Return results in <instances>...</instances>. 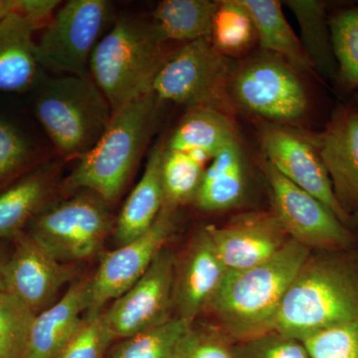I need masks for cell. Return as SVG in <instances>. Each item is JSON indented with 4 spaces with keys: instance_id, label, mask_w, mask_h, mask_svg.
Here are the masks:
<instances>
[{
    "instance_id": "6da1fadb",
    "label": "cell",
    "mask_w": 358,
    "mask_h": 358,
    "mask_svg": "<svg viewBox=\"0 0 358 358\" xmlns=\"http://www.w3.org/2000/svg\"><path fill=\"white\" fill-rule=\"evenodd\" d=\"M358 320V247L312 251L287 291L274 331L303 341Z\"/></svg>"
},
{
    "instance_id": "7a4b0ae2",
    "label": "cell",
    "mask_w": 358,
    "mask_h": 358,
    "mask_svg": "<svg viewBox=\"0 0 358 358\" xmlns=\"http://www.w3.org/2000/svg\"><path fill=\"white\" fill-rule=\"evenodd\" d=\"M310 250L289 239L267 262L227 272L204 313L234 343L274 331L282 301Z\"/></svg>"
},
{
    "instance_id": "3957f363",
    "label": "cell",
    "mask_w": 358,
    "mask_h": 358,
    "mask_svg": "<svg viewBox=\"0 0 358 358\" xmlns=\"http://www.w3.org/2000/svg\"><path fill=\"white\" fill-rule=\"evenodd\" d=\"M162 103L152 92L113 112L105 133L95 147L79 159L63 182V190L66 193L91 190L108 204L114 203L157 129Z\"/></svg>"
},
{
    "instance_id": "277c9868",
    "label": "cell",
    "mask_w": 358,
    "mask_h": 358,
    "mask_svg": "<svg viewBox=\"0 0 358 358\" xmlns=\"http://www.w3.org/2000/svg\"><path fill=\"white\" fill-rule=\"evenodd\" d=\"M154 21L122 17L99 40L89 74L113 112L152 93L155 80L169 54Z\"/></svg>"
},
{
    "instance_id": "5b68a950",
    "label": "cell",
    "mask_w": 358,
    "mask_h": 358,
    "mask_svg": "<svg viewBox=\"0 0 358 358\" xmlns=\"http://www.w3.org/2000/svg\"><path fill=\"white\" fill-rule=\"evenodd\" d=\"M32 112L61 157L80 159L95 147L112 119L107 99L87 76L47 77L33 90Z\"/></svg>"
},
{
    "instance_id": "8992f818",
    "label": "cell",
    "mask_w": 358,
    "mask_h": 358,
    "mask_svg": "<svg viewBox=\"0 0 358 358\" xmlns=\"http://www.w3.org/2000/svg\"><path fill=\"white\" fill-rule=\"evenodd\" d=\"M229 98L235 110L280 126L300 128L312 110L301 73L284 58L262 49L237 61L229 82Z\"/></svg>"
},
{
    "instance_id": "52a82bcc",
    "label": "cell",
    "mask_w": 358,
    "mask_h": 358,
    "mask_svg": "<svg viewBox=\"0 0 358 358\" xmlns=\"http://www.w3.org/2000/svg\"><path fill=\"white\" fill-rule=\"evenodd\" d=\"M238 60L221 55L210 39L183 44L169 54L155 78L152 92L162 102L212 108L234 115L229 82Z\"/></svg>"
},
{
    "instance_id": "ba28073f",
    "label": "cell",
    "mask_w": 358,
    "mask_h": 358,
    "mask_svg": "<svg viewBox=\"0 0 358 358\" xmlns=\"http://www.w3.org/2000/svg\"><path fill=\"white\" fill-rule=\"evenodd\" d=\"M109 205L91 190H79L40 211L32 219L30 236L59 262L89 258L101 249L112 227Z\"/></svg>"
},
{
    "instance_id": "9c48e42d",
    "label": "cell",
    "mask_w": 358,
    "mask_h": 358,
    "mask_svg": "<svg viewBox=\"0 0 358 358\" xmlns=\"http://www.w3.org/2000/svg\"><path fill=\"white\" fill-rule=\"evenodd\" d=\"M106 0H69L45 26L36 43L42 69L57 74L87 76L92 52L112 16Z\"/></svg>"
},
{
    "instance_id": "30bf717a",
    "label": "cell",
    "mask_w": 358,
    "mask_h": 358,
    "mask_svg": "<svg viewBox=\"0 0 358 358\" xmlns=\"http://www.w3.org/2000/svg\"><path fill=\"white\" fill-rule=\"evenodd\" d=\"M261 169L270 192L271 211L289 239L310 251L358 247L357 231L341 222L322 201L291 182L264 157Z\"/></svg>"
},
{
    "instance_id": "8fae6325",
    "label": "cell",
    "mask_w": 358,
    "mask_h": 358,
    "mask_svg": "<svg viewBox=\"0 0 358 358\" xmlns=\"http://www.w3.org/2000/svg\"><path fill=\"white\" fill-rule=\"evenodd\" d=\"M258 138L263 157L282 176L322 201L348 227L358 229V216H350L339 206L333 185L320 157L315 133L299 127L261 122Z\"/></svg>"
},
{
    "instance_id": "7c38bea8",
    "label": "cell",
    "mask_w": 358,
    "mask_h": 358,
    "mask_svg": "<svg viewBox=\"0 0 358 358\" xmlns=\"http://www.w3.org/2000/svg\"><path fill=\"white\" fill-rule=\"evenodd\" d=\"M176 265V253L164 247L141 279L103 312L101 317L115 339L140 334L173 317Z\"/></svg>"
},
{
    "instance_id": "4fadbf2b",
    "label": "cell",
    "mask_w": 358,
    "mask_h": 358,
    "mask_svg": "<svg viewBox=\"0 0 358 358\" xmlns=\"http://www.w3.org/2000/svg\"><path fill=\"white\" fill-rule=\"evenodd\" d=\"M176 212L162 206L159 217L141 237L106 254L92 279L91 298L85 319L101 317L110 301L117 300L141 279L176 229Z\"/></svg>"
},
{
    "instance_id": "5bb4252c",
    "label": "cell",
    "mask_w": 358,
    "mask_h": 358,
    "mask_svg": "<svg viewBox=\"0 0 358 358\" xmlns=\"http://www.w3.org/2000/svg\"><path fill=\"white\" fill-rule=\"evenodd\" d=\"M205 229L227 272L247 270L267 262L289 240L272 211L237 214L223 225L209 224Z\"/></svg>"
},
{
    "instance_id": "9a60e30c",
    "label": "cell",
    "mask_w": 358,
    "mask_h": 358,
    "mask_svg": "<svg viewBox=\"0 0 358 358\" xmlns=\"http://www.w3.org/2000/svg\"><path fill=\"white\" fill-rule=\"evenodd\" d=\"M17 245L8 262L2 266L4 286L35 315L53 305L73 272L55 260L30 235L18 233Z\"/></svg>"
},
{
    "instance_id": "2e32d148",
    "label": "cell",
    "mask_w": 358,
    "mask_h": 358,
    "mask_svg": "<svg viewBox=\"0 0 358 358\" xmlns=\"http://www.w3.org/2000/svg\"><path fill=\"white\" fill-rule=\"evenodd\" d=\"M334 196L350 216H358V110L350 101H339L315 133Z\"/></svg>"
},
{
    "instance_id": "e0dca14e",
    "label": "cell",
    "mask_w": 358,
    "mask_h": 358,
    "mask_svg": "<svg viewBox=\"0 0 358 358\" xmlns=\"http://www.w3.org/2000/svg\"><path fill=\"white\" fill-rule=\"evenodd\" d=\"M226 273L205 226L200 228L190 240L183 256L176 258L173 317L187 324L196 322L204 313Z\"/></svg>"
},
{
    "instance_id": "ac0fdd59",
    "label": "cell",
    "mask_w": 358,
    "mask_h": 358,
    "mask_svg": "<svg viewBox=\"0 0 358 358\" xmlns=\"http://www.w3.org/2000/svg\"><path fill=\"white\" fill-rule=\"evenodd\" d=\"M92 279L73 282L60 300L33 320L22 358H54L84 326Z\"/></svg>"
},
{
    "instance_id": "d6986e66",
    "label": "cell",
    "mask_w": 358,
    "mask_h": 358,
    "mask_svg": "<svg viewBox=\"0 0 358 358\" xmlns=\"http://www.w3.org/2000/svg\"><path fill=\"white\" fill-rule=\"evenodd\" d=\"M38 28L20 13L0 21V96L29 93L43 78L33 38Z\"/></svg>"
},
{
    "instance_id": "ffe728a7",
    "label": "cell",
    "mask_w": 358,
    "mask_h": 358,
    "mask_svg": "<svg viewBox=\"0 0 358 358\" xmlns=\"http://www.w3.org/2000/svg\"><path fill=\"white\" fill-rule=\"evenodd\" d=\"M248 185V162L238 140L209 162L193 203L205 213L230 210L244 201Z\"/></svg>"
},
{
    "instance_id": "44dd1931",
    "label": "cell",
    "mask_w": 358,
    "mask_h": 358,
    "mask_svg": "<svg viewBox=\"0 0 358 358\" xmlns=\"http://www.w3.org/2000/svg\"><path fill=\"white\" fill-rule=\"evenodd\" d=\"M240 140L234 117L206 107L190 108L178 122L166 150L187 152L205 166L229 145Z\"/></svg>"
},
{
    "instance_id": "7402d4cb",
    "label": "cell",
    "mask_w": 358,
    "mask_h": 358,
    "mask_svg": "<svg viewBox=\"0 0 358 358\" xmlns=\"http://www.w3.org/2000/svg\"><path fill=\"white\" fill-rule=\"evenodd\" d=\"M164 148V141L155 143L148 155L145 173L122 206L115 227L119 247L145 234L159 217L164 202L162 179Z\"/></svg>"
},
{
    "instance_id": "603a6c76",
    "label": "cell",
    "mask_w": 358,
    "mask_h": 358,
    "mask_svg": "<svg viewBox=\"0 0 358 358\" xmlns=\"http://www.w3.org/2000/svg\"><path fill=\"white\" fill-rule=\"evenodd\" d=\"M255 23L259 49L284 58L301 74L320 80L278 0H241ZM324 82V81H322Z\"/></svg>"
},
{
    "instance_id": "cb8c5ba5",
    "label": "cell",
    "mask_w": 358,
    "mask_h": 358,
    "mask_svg": "<svg viewBox=\"0 0 358 358\" xmlns=\"http://www.w3.org/2000/svg\"><path fill=\"white\" fill-rule=\"evenodd\" d=\"M56 173L55 164L42 162L0 192V240L16 236L26 223L43 210Z\"/></svg>"
},
{
    "instance_id": "d4e9b609",
    "label": "cell",
    "mask_w": 358,
    "mask_h": 358,
    "mask_svg": "<svg viewBox=\"0 0 358 358\" xmlns=\"http://www.w3.org/2000/svg\"><path fill=\"white\" fill-rule=\"evenodd\" d=\"M300 26L301 42L315 72L322 81L334 83L338 72L334 57L329 14L338 2L322 0H287L284 2Z\"/></svg>"
},
{
    "instance_id": "484cf974",
    "label": "cell",
    "mask_w": 358,
    "mask_h": 358,
    "mask_svg": "<svg viewBox=\"0 0 358 358\" xmlns=\"http://www.w3.org/2000/svg\"><path fill=\"white\" fill-rule=\"evenodd\" d=\"M217 6L214 0H164L152 11V21L167 42L210 39Z\"/></svg>"
},
{
    "instance_id": "4316f807",
    "label": "cell",
    "mask_w": 358,
    "mask_h": 358,
    "mask_svg": "<svg viewBox=\"0 0 358 358\" xmlns=\"http://www.w3.org/2000/svg\"><path fill=\"white\" fill-rule=\"evenodd\" d=\"M329 30L338 72L333 86L341 101L358 94V4L341 2L329 14Z\"/></svg>"
},
{
    "instance_id": "83f0119b",
    "label": "cell",
    "mask_w": 358,
    "mask_h": 358,
    "mask_svg": "<svg viewBox=\"0 0 358 358\" xmlns=\"http://www.w3.org/2000/svg\"><path fill=\"white\" fill-rule=\"evenodd\" d=\"M42 148L13 115L0 112V192L42 164Z\"/></svg>"
},
{
    "instance_id": "f1b7e54d",
    "label": "cell",
    "mask_w": 358,
    "mask_h": 358,
    "mask_svg": "<svg viewBox=\"0 0 358 358\" xmlns=\"http://www.w3.org/2000/svg\"><path fill=\"white\" fill-rule=\"evenodd\" d=\"M210 41L221 55L240 60L258 45L255 23L241 0H219Z\"/></svg>"
},
{
    "instance_id": "f546056e",
    "label": "cell",
    "mask_w": 358,
    "mask_h": 358,
    "mask_svg": "<svg viewBox=\"0 0 358 358\" xmlns=\"http://www.w3.org/2000/svg\"><path fill=\"white\" fill-rule=\"evenodd\" d=\"M206 167L187 152L164 148L162 162L164 206L178 210L179 207L194 201Z\"/></svg>"
},
{
    "instance_id": "4dcf8cb0",
    "label": "cell",
    "mask_w": 358,
    "mask_h": 358,
    "mask_svg": "<svg viewBox=\"0 0 358 358\" xmlns=\"http://www.w3.org/2000/svg\"><path fill=\"white\" fill-rule=\"evenodd\" d=\"M189 326L173 317L159 326L119 339L106 358H176L179 341Z\"/></svg>"
},
{
    "instance_id": "1f68e13d",
    "label": "cell",
    "mask_w": 358,
    "mask_h": 358,
    "mask_svg": "<svg viewBox=\"0 0 358 358\" xmlns=\"http://www.w3.org/2000/svg\"><path fill=\"white\" fill-rule=\"evenodd\" d=\"M35 313L6 291H0V358H22Z\"/></svg>"
},
{
    "instance_id": "d6a6232c",
    "label": "cell",
    "mask_w": 358,
    "mask_h": 358,
    "mask_svg": "<svg viewBox=\"0 0 358 358\" xmlns=\"http://www.w3.org/2000/svg\"><path fill=\"white\" fill-rule=\"evenodd\" d=\"M176 358H237L235 343L211 324L193 322L178 345Z\"/></svg>"
},
{
    "instance_id": "836d02e7",
    "label": "cell",
    "mask_w": 358,
    "mask_h": 358,
    "mask_svg": "<svg viewBox=\"0 0 358 358\" xmlns=\"http://www.w3.org/2000/svg\"><path fill=\"white\" fill-rule=\"evenodd\" d=\"M310 358H358V320L301 341Z\"/></svg>"
},
{
    "instance_id": "e575fe53",
    "label": "cell",
    "mask_w": 358,
    "mask_h": 358,
    "mask_svg": "<svg viewBox=\"0 0 358 358\" xmlns=\"http://www.w3.org/2000/svg\"><path fill=\"white\" fill-rule=\"evenodd\" d=\"M115 341L102 317L86 320L79 333L54 358H106Z\"/></svg>"
},
{
    "instance_id": "d590c367",
    "label": "cell",
    "mask_w": 358,
    "mask_h": 358,
    "mask_svg": "<svg viewBox=\"0 0 358 358\" xmlns=\"http://www.w3.org/2000/svg\"><path fill=\"white\" fill-rule=\"evenodd\" d=\"M237 358H310L299 339L271 333L235 343Z\"/></svg>"
},
{
    "instance_id": "8d00e7d4",
    "label": "cell",
    "mask_w": 358,
    "mask_h": 358,
    "mask_svg": "<svg viewBox=\"0 0 358 358\" xmlns=\"http://www.w3.org/2000/svg\"><path fill=\"white\" fill-rule=\"evenodd\" d=\"M60 3L57 0H20L18 13L42 27L49 22L54 15V10Z\"/></svg>"
},
{
    "instance_id": "74e56055",
    "label": "cell",
    "mask_w": 358,
    "mask_h": 358,
    "mask_svg": "<svg viewBox=\"0 0 358 358\" xmlns=\"http://www.w3.org/2000/svg\"><path fill=\"white\" fill-rule=\"evenodd\" d=\"M20 0H0V21L20 10Z\"/></svg>"
},
{
    "instance_id": "f35d334b",
    "label": "cell",
    "mask_w": 358,
    "mask_h": 358,
    "mask_svg": "<svg viewBox=\"0 0 358 358\" xmlns=\"http://www.w3.org/2000/svg\"><path fill=\"white\" fill-rule=\"evenodd\" d=\"M2 264H0V291H6V286H4L3 275H2Z\"/></svg>"
},
{
    "instance_id": "ab89813d",
    "label": "cell",
    "mask_w": 358,
    "mask_h": 358,
    "mask_svg": "<svg viewBox=\"0 0 358 358\" xmlns=\"http://www.w3.org/2000/svg\"><path fill=\"white\" fill-rule=\"evenodd\" d=\"M350 101L353 103V105L355 106V107H357V109L358 110V94L353 95Z\"/></svg>"
}]
</instances>
